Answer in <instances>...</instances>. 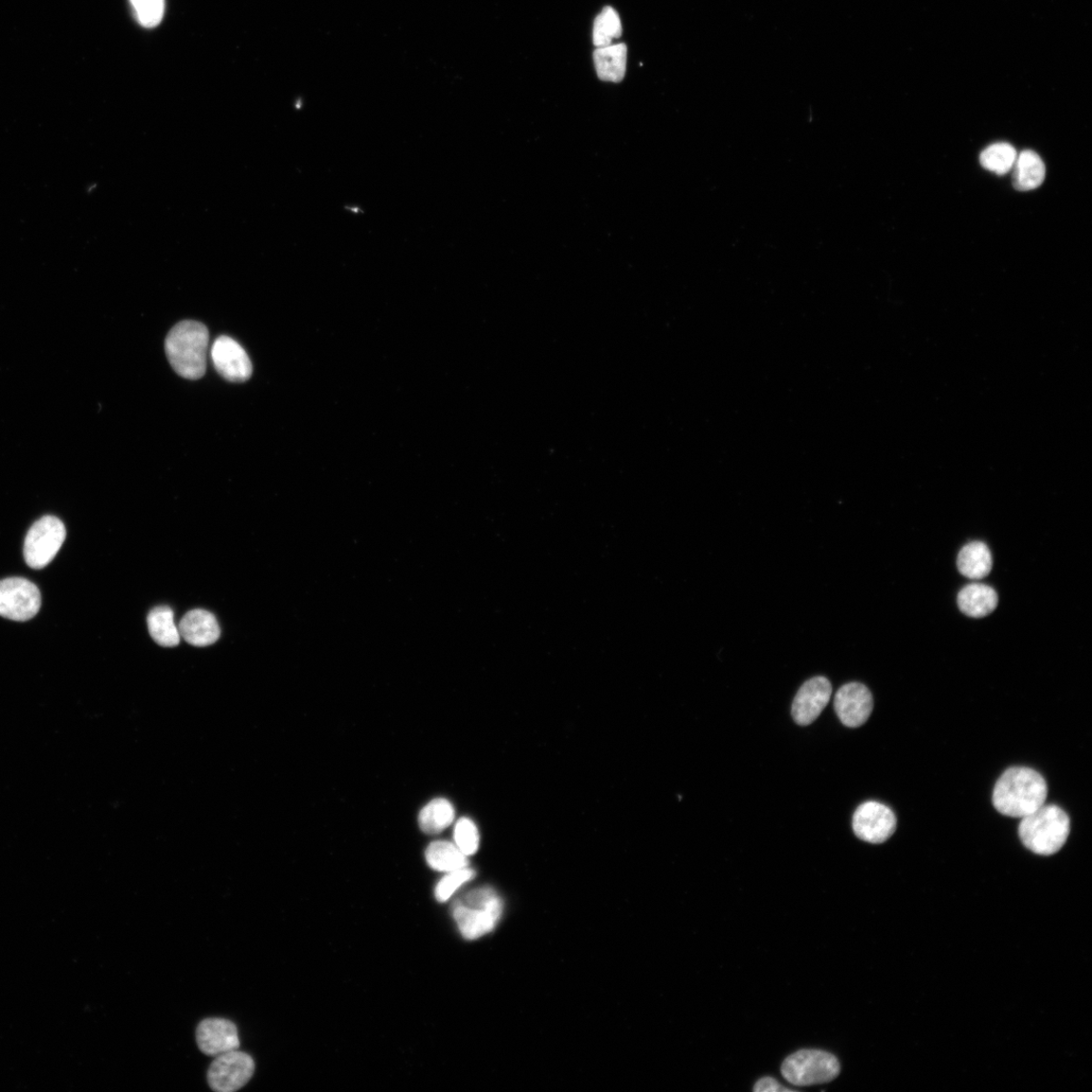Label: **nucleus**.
Returning <instances> with one entry per match:
<instances>
[{"mask_svg": "<svg viewBox=\"0 0 1092 1092\" xmlns=\"http://www.w3.org/2000/svg\"><path fill=\"white\" fill-rule=\"evenodd\" d=\"M474 877L475 872L469 867L448 872L440 880L435 888L436 900L439 903H447L457 890L470 883Z\"/></svg>", "mask_w": 1092, "mask_h": 1092, "instance_id": "393cba45", "label": "nucleus"}, {"mask_svg": "<svg viewBox=\"0 0 1092 1092\" xmlns=\"http://www.w3.org/2000/svg\"><path fill=\"white\" fill-rule=\"evenodd\" d=\"M997 603L998 596L995 590L988 585H968L958 594L960 610L974 619L990 615L995 610Z\"/></svg>", "mask_w": 1092, "mask_h": 1092, "instance_id": "dca6fc26", "label": "nucleus"}, {"mask_svg": "<svg viewBox=\"0 0 1092 1092\" xmlns=\"http://www.w3.org/2000/svg\"><path fill=\"white\" fill-rule=\"evenodd\" d=\"M503 901L494 888L479 887L452 905V917L467 940H477L494 930L502 918Z\"/></svg>", "mask_w": 1092, "mask_h": 1092, "instance_id": "7ed1b4c3", "label": "nucleus"}, {"mask_svg": "<svg viewBox=\"0 0 1092 1092\" xmlns=\"http://www.w3.org/2000/svg\"><path fill=\"white\" fill-rule=\"evenodd\" d=\"M753 1091H755V1092H779V1091L792 1092V1091H794L795 1092L797 1090L783 1086L781 1083H779L776 1080H774L773 1078H764L755 1083V1085L753 1087Z\"/></svg>", "mask_w": 1092, "mask_h": 1092, "instance_id": "bb28decb", "label": "nucleus"}, {"mask_svg": "<svg viewBox=\"0 0 1092 1092\" xmlns=\"http://www.w3.org/2000/svg\"><path fill=\"white\" fill-rule=\"evenodd\" d=\"M781 1072L789 1083L808 1086L834 1081L841 1072V1065L837 1057L829 1052L804 1049L788 1056Z\"/></svg>", "mask_w": 1092, "mask_h": 1092, "instance_id": "39448f33", "label": "nucleus"}, {"mask_svg": "<svg viewBox=\"0 0 1092 1092\" xmlns=\"http://www.w3.org/2000/svg\"><path fill=\"white\" fill-rule=\"evenodd\" d=\"M453 838L457 848L468 857L474 855L479 850V830L470 819L463 818L456 822Z\"/></svg>", "mask_w": 1092, "mask_h": 1092, "instance_id": "b1692460", "label": "nucleus"}, {"mask_svg": "<svg viewBox=\"0 0 1092 1092\" xmlns=\"http://www.w3.org/2000/svg\"><path fill=\"white\" fill-rule=\"evenodd\" d=\"M959 572L972 579H983L993 569V555L989 546L981 541H973L964 546L958 556Z\"/></svg>", "mask_w": 1092, "mask_h": 1092, "instance_id": "a211bd4d", "label": "nucleus"}, {"mask_svg": "<svg viewBox=\"0 0 1092 1092\" xmlns=\"http://www.w3.org/2000/svg\"><path fill=\"white\" fill-rule=\"evenodd\" d=\"M627 48L625 44H615L597 48L594 51V63L599 78L604 81L621 82L626 73Z\"/></svg>", "mask_w": 1092, "mask_h": 1092, "instance_id": "2eb2a0df", "label": "nucleus"}, {"mask_svg": "<svg viewBox=\"0 0 1092 1092\" xmlns=\"http://www.w3.org/2000/svg\"><path fill=\"white\" fill-rule=\"evenodd\" d=\"M1014 186L1019 191H1029L1041 186L1046 178V166L1040 155L1025 150L1016 156L1015 163Z\"/></svg>", "mask_w": 1092, "mask_h": 1092, "instance_id": "f3484780", "label": "nucleus"}, {"mask_svg": "<svg viewBox=\"0 0 1092 1092\" xmlns=\"http://www.w3.org/2000/svg\"><path fill=\"white\" fill-rule=\"evenodd\" d=\"M181 638L195 646H207L215 644L221 629L213 613L203 609L187 612L179 625Z\"/></svg>", "mask_w": 1092, "mask_h": 1092, "instance_id": "4468645a", "label": "nucleus"}, {"mask_svg": "<svg viewBox=\"0 0 1092 1092\" xmlns=\"http://www.w3.org/2000/svg\"><path fill=\"white\" fill-rule=\"evenodd\" d=\"M141 26L154 28L164 19L165 0H130Z\"/></svg>", "mask_w": 1092, "mask_h": 1092, "instance_id": "a878e982", "label": "nucleus"}, {"mask_svg": "<svg viewBox=\"0 0 1092 1092\" xmlns=\"http://www.w3.org/2000/svg\"><path fill=\"white\" fill-rule=\"evenodd\" d=\"M210 359L216 371L231 382L249 381L253 372L248 352L233 339L220 337L210 349Z\"/></svg>", "mask_w": 1092, "mask_h": 1092, "instance_id": "9d476101", "label": "nucleus"}, {"mask_svg": "<svg viewBox=\"0 0 1092 1092\" xmlns=\"http://www.w3.org/2000/svg\"><path fill=\"white\" fill-rule=\"evenodd\" d=\"M1048 786L1037 771L1016 767L1007 770L995 784L993 802L1003 816L1023 819L1045 804Z\"/></svg>", "mask_w": 1092, "mask_h": 1092, "instance_id": "f257e3e1", "label": "nucleus"}, {"mask_svg": "<svg viewBox=\"0 0 1092 1092\" xmlns=\"http://www.w3.org/2000/svg\"><path fill=\"white\" fill-rule=\"evenodd\" d=\"M897 820L892 810L876 801L861 804L853 817V830L862 841L883 843L895 833Z\"/></svg>", "mask_w": 1092, "mask_h": 1092, "instance_id": "1a4fd4ad", "label": "nucleus"}, {"mask_svg": "<svg viewBox=\"0 0 1092 1092\" xmlns=\"http://www.w3.org/2000/svg\"><path fill=\"white\" fill-rule=\"evenodd\" d=\"M1016 156V150L1011 144L996 143L982 151L980 164L986 170L1003 175L1012 170Z\"/></svg>", "mask_w": 1092, "mask_h": 1092, "instance_id": "5701e85b", "label": "nucleus"}, {"mask_svg": "<svg viewBox=\"0 0 1092 1092\" xmlns=\"http://www.w3.org/2000/svg\"><path fill=\"white\" fill-rule=\"evenodd\" d=\"M147 622L150 636L158 644L173 647L180 644L181 634L174 623V613L170 607L158 606L152 609Z\"/></svg>", "mask_w": 1092, "mask_h": 1092, "instance_id": "aec40b11", "label": "nucleus"}, {"mask_svg": "<svg viewBox=\"0 0 1092 1092\" xmlns=\"http://www.w3.org/2000/svg\"><path fill=\"white\" fill-rule=\"evenodd\" d=\"M1070 833V819L1059 806L1043 805L1021 819L1018 835L1025 847L1035 854L1051 856L1059 852Z\"/></svg>", "mask_w": 1092, "mask_h": 1092, "instance_id": "20e7f679", "label": "nucleus"}, {"mask_svg": "<svg viewBox=\"0 0 1092 1092\" xmlns=\"http://www.w3.org/2000/svg\"><path fill=\"white\" fill-rule=\"evenodd\" d=\"M454 818L453 805L448 799L437 798L422 808L418 819L422 832L437 835L447 830L453 823Z\"/></svg>", "mask_w": 1092, "mask_h": 1092, "instance_id": "412c9836", "label": "nucleus"}, {"mask_svg": "<svg viewBox=\"0 0 1092 1092\" xmlns=\"http://www.w3.org/2000/svg\"><path fill=\"white\" fill-rule=\"evenodd\" d=\"M833 687L824 677H815L806 681L792 704V717L797 725H812L829 704Z\"/></svg>", "mask_w": 1092, "mask_h": 1092, "instance_id": "f8f14e48", "label": "nucleus"}, {"mask_svg": "<svg viewBox=\"0 0 1092 1092\" xmlns=\"http://www.w3.org/2000/svg\"><path fill=\"white\" fill-rule=\"evenodd\" d=\"M66 538L63 522L53 516H45L34 523L29 531L24 548L28 566L43 569L56 557Z\"/></svg>", "mask_w": 1092, "mask_h": 1092, "instance_id": "423d86ee", "label": "nucleus"}, {"mask_svg": "<svg viewBox=\"0 0 1092 1092\" xmlns=\"http://www.w3.org/2000/svg\"><path fill=\"white\" fill-rule=\"evenodd\" d=\"M873 708L872 693L861 683L843 685L835 696L836 712L841 724L848 728L855 729L864 725Z\"/></svg>", "mask_w": 1092, "mask_h": 1092, "instance_id": "9b49d317", "label": "nucleus"}, {"mask_svg": "<svg viewBox=\"0 0 1092 1092\" xmlns=\"http://www.w3.org/2000/svg\"><path fill=\"white\" fill-rule=\"evenodd\" d=\"M197 1042L204 1054L216 1057L240 1047L236 1025L231 1020L217 1017L201 1021L197 1029Z\"/></svg>", "mask_w": 1092, "mask_h": 1092, "instance_id": "ddd939ff", "label": "nucleus"}, {"mask_svg": "<svg viewBox=\"0 0 1092 1092\" xmlns=\"http://www.w3.org/2000/svg\"><path fill=\"white\" fill-rule=\"evenodd\" d=\"M39 588L24 578L0 580V616L13 622H27L41 608Z\"/></svg>", "mask_w": 1092, "mask_h": 1092, "instance_id": "0eeeda50", "label": "nucleus"}, {"mask_svg": "<svg viewBox=\"0 0 1092 1092\" xmlns=\"http://www.w3.org/2000/svg\"><path fill=\"white\" fill-rule=\"evenodd\" d=\"M428 865L435 871L448 873L469 867V859L454 842L435 841L426 853Z\"/></svg>", "mask_w": 1092, "mask_h": 1092, "instance_id": "6ab92c4d", "label": "nucleus"}, {"mask_svg": "<svg viewBox=\"0 0 1092 1092\" xmlns=\"http://www.w3.org/2000/svg\"><path fill=\"white\" fill-rule=\"evenodd\" d=\"M622 34V25L620 14L614 9L607 7L596 17L593 28V43L597 48L612 45L613 40L619 39Z\"/></svg>", "mask_w": 1092, "mask_h": 1092, "instance_id": "4be33fe9", "label": "nucleus"}, {"mask_svg": "<svg viewBox=\"0 0 1092 1092\" xmlns=\"http://www.w3.org/2000/svg\"><path fill=\"white\" fill-rule=\"evenodd\" d=\"M209 343L207 328L196 321H184L175 325L165 340V352L174 372L196 381L207 371V355Z\"/></svg>", "mask_w": 1092, "mask_h": 1092, "instance_id": "f03ea898", "label": "nucleus"}, {"mask_svg": "<svg viewBox=\"0 0 1092 1092\" xmlns=\"http://www.w3.org/2000/svg\"><path fill=\"white\" fill-rule=\"evenodd\" d=\"M255 1071L252 1057L237 1050L217 1056L207 1071V1082L218 1092H233L250 1082Z\"/></svg>", "mask_w": 1092, "mask_h": 1092, "instance_id": "6e6552de", "label": "nucleus"}]
</instances>
